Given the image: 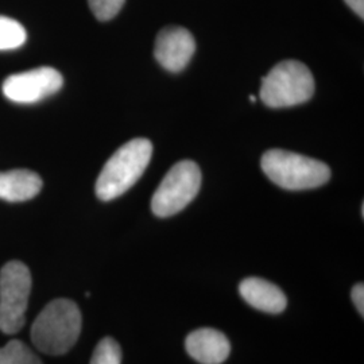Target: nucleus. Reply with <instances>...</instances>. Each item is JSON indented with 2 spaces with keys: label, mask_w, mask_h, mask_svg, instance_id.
<instances>
[{
  "label": "nucleus",
  "mask_w": 364,
  "mask_h": 364,
  "mask_svg": "<svg viewBox=\"0 0 364 364\" xmlns=\"http://www.w3.org/2000/svg\"><path fill=\"white\" fill-rule=\"evenodd\" d=\"M81 312L72 299L49 302L31 326V341L38 351L64 355L72 350L81 332Z\"/></svg>",
  "instance_id": "1"
},
{
  "label": "nucleus",
  "mask_w": 364,
  "mask_h": 364,
  "mask_svg": "<svg viewBox=\"0 0 364 364\" xmlns=\"http://www.w3.org/2000/svg\"><path fill=\"white\" fill-rule=\"evenodd\" d=\"M151 154L153 144L149 139L136 138L123 144L99 174L96 196L102 201H111L124 195L142 177Z\"/></svg>",
  "instance_id": "2"
},
{
  "label": "nucleus",
  "mask_w": 364,
  "mask_h": 364,
  "mask_svg": "<svg viewBox=\"0 0 364 364\" xmlns=\"http://www.w3.org/2000/svg\"><path fill=\"white\" fill-rule=\"evenodd\" d=\"M260 166L270 181L287 191L314 189L331 178L324 162L278 149L264 153Z\"/></svg>",
  "instance_id": "3"
},
{
  "label": "nucleus",
  "mask_w": 364,
  "mask_h": 364,
  "mask_svg": "<svg viewBox=\"0 0 364 364\" xmlns=\"http://www.w3.org/2000/svg\"><path fill=\"white\" fill-rule=\"evenodd\" d=\"M314 93L309 68L296 60L282 61L262 80L260 99L272 108H285L308 102Z\"/></svg>",
  "instance_id": "4"
},
{
  "label": "nucleus",
  "mask_w": 364,
  "mask_h": 364,
  "mask_svg": "<svg viewBox=\"0 0 364 364\" xmlns=\"http://www.w3.org/2000/svg\"><path fill=\"white\" fill-rule=\"evenodd\" d=\"M31 291V274L25 263L13 260L0 272V331L18 333L26 323L27 304Z\"/></svg>",
  "instance_id": "5"
},
{
  "label": "nucleus",
  "mask_w": 364,
  "mask_h": 364,
  "mask_svg": "<svg viewBox=\"0 0 364 364\" xmlns=\"http://www.w3.org/2000/svg\"><path fill=\"white\" fill-rule=\"evenodd\" d=\"M201 186V171L193 161L176 164L159 183L151 198V210L158 218H170L193 201Z\"/></svg>",
  "instance_id": "6"
},
{
  "label": "nucleus",
  "mask_w": 364,
  "mask_h": 364,
  "mask_svg": "<svg viewBox=\"0 0 364 364\" xmlns=\"http://www.w3.org/2000/svg\"><path fill=\"white\" fill-rule=\"evenodd\" d=\"M64 85L63 75L54 68L42 66L11 75L3 82V95L18 105H33L53 96Z\"/></svg>",
  "instance_id": "7"
},
{
  "label": "nucleus",
  "mask_w": 364,
  "mask_h": 364,
  "mask_svg": "<svg viewBox=\"0 0 364 364\" xmlns=\"http://www.w3.org/2000/svg\"><path fill=\"white\" fill-rule=\"evenodd\" d=\"M196 52V41L191 31L180 26L165 27L156 41L154 55L166 70L177 73L189 64Z\"/></svg>",
  "instance_id": "8"
},
{
  "label": "nucleus",
  "mask_w": 364,
  "mask_h": 364,
  "mask_svg": "<svg viewBox=\"0 0 364 364\" xmlns=\"http://www.w3.org/2000/svg\"><path fill=\"white\" fill-rule=\"evenodd\" d=\"M185 348L198 363L221 364L230 356L231 344L220 331L201 328L186 338Z\"/></svg>",
  "instance_id": "9"
},
{
  "label": "nucleus",
  "mask_w": 364,
  "mask_h": 364,
  "mask_svg": "<svg viewBox=\"0 0 364 364\" xmlns=\"http://www.w3.org/2000/svg\"><path fill=\"white\" fill-rule=\"evenodd\" d=\"M239 293L248 305L260 312L278 314L287 309V299L284 291L263 278H246L239 285Z\"/></svg>",
  "instance_id": "10"
},
{
  "label": "nucleus",
  "mask_w": 364,
  "mask_h": 364,
  "mask_svg": "<svg viewBox=\"0 0 364 364\" xmlns=\"http://www.w3.org/2000/svg\"><path fill=\"white\" fill-rule=\"evenodd\" d=\"M42 189V180L37 173L27 169L0 171V200L22 203L34 198Z\"/></svg>",
  "instance_id": "11"
},
{
  "label": "nucleus",
  "mask_w": 364,
  "mask_h": 364,
  "mask_svg": "<svg viewBox=\"0 0 364 364\" xmlns=\"http://www.w3.org/2000/svg\"><path fill=\"white\" fill-rule=\"evenodd\" d=\"M26 38V30L18 21L0 15V50L18 49Z\"/></svg>",
  "instance_id": "12"
},
{
  "label": "nucleus",
  "mask_w": 364,
  "mask_h": 364,
  "mask_svg": "<svg viewBox=\"0 0 364 364\" xmlns=\"http://www.w3.org/2000/svg\"><path fill=\"white\" fill-rule=\"evenodd\" d=\"M0 364H42L23 341L11 340L0 348Z\"/></svg>",
  "instance_id": "13"
},
{
  "label": "nucleus",
  "mask_w": 364,
  "mask_h": 364,
  "mask_svg": "<svg viewBox=\"0 0 364 364\" xmlns=\"http://www.w3.org/2000/svg\"><path fill=\"white\" fill-rule=\"evenodd\" d=\"M122 350L117 340L105 338L100 340L92 355L91 364H120Z\"/></svg>",
  "instance_id": "14"
},
{
  "label": "nucleus",
  "mask_w": 364,
  "mask_h": 364,
  "mask_svg": "<svg viewBox=\"0 0 364 364\" xmlns=\"http://www.w3.org/2000/svg\"><path fill=\"white\" fill-rule=\"evenodd\" d=\"M126 0H88L96 19L105 22L115 18Z\"/></svg>",
  "instance_id": "15"
},
{
  "label": "nucleus",
  "mask_w": 364,
  "mask_h": 364,
  "mask_svg": "<svg viewBox=\"0 0 364 364\" xmlns=\"http://www.w3.org/2000/svg\"><path fill=\"white\" fill-rule=\"evenodd\" d=\"M352 301L355 308L358 309V312L360 316H364V285L363 284H358L355 285L351 291Z\"/></svg>",
  "instance_id": "16"
},
{
  "label": "nucleus",
  "mask_w": 364,
  "mask_h": 364,
  "mask_svg": "<svg viewBox=\"0 0 364 364\" xmlns=\"http://www.w3.org/2000/svg\"><path fill=\"white\" fill-rule=\"evenodd\" d=\"M355 13L358 14L362 19L364 18V0H344Z\"/></svg>",
  "instance_id": "17"
},
{
  "label": "nucleus",
  "mask_w": 364,
  "mask_h": 364,
  "mask_svg": "<svg viewBox=\"0 0 364 364\" xmlns=\"http://www.w3.org/2000/svg\"><path fill=\"white\" fill-rule=\"evenodd\" d=\"M250 100H251V102H255L257 99H255V96H250Z\"/></svg>",
  "instance_id": "18"
}]
</instances>
